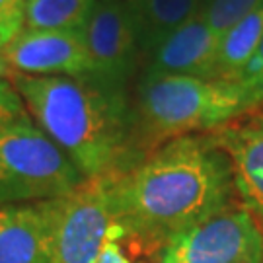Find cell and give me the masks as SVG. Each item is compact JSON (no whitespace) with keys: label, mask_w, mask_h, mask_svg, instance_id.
<instances>
[{"label":"cell","mask_w":263,"mask_h":263,"mask_svg":"<svg viewBox=\"0 0 263 263\" xmlns=\"http://www.w3.org/2000/svg\"><path fill=\"white\" fill-rule=\"evenodd\" d=\"M96 0H26V31H84Z\"/></svg>","instance_id":"5bb4252c"},{"label":"cell","mask_w":263,"mask_h":263,"mask_svg":"<svg viewBox=\"0 0 263 263\" xmlns=\"http://www.w3.org/2000/svg\"><path fill=\"white\" fill-rule=\"evenodd\" d=\"M90 78L113 90L127 92L131 80L142 68L137 33L125 0H96L84 29Z\"/></svg>","instance_id":"52a82bcc"},{"label":"cell","mask_w":263,"mask_h":263,"mask_svg":"<svg viewBox=\"0 0 263 263\" xmlns=\"http://www.w3.org/2000/svg\"><path fill=\"white\" fill-rule=\"evenodd\" d=\"M261 263H263V257H261Z\"/></svg>","instance_id":"7402d4cb"},{"label":"cell","mask_w":263,"mask_h":263,"mask_svg":"<svg viewBox=\"0 0 263 263\" xmlns=\"http://www.w3.org/2000/svg\"><path fill=\"white\" fill-rule=\"evenodd\" d=\"M263 232L254 213L232 205L174 236L160 263H261Z\"/></svg>","instance_id":"8992f818"},{"label":"cell","mask_w":263,"mask_h":263,"mask_svg":"<svg viewBox=\"0 0 263 263\" xmlns=\"http://www.w3.org/2000/svg\"><path fill=\"white\" fill-rule=\"evenodd\" d=\"M234 195L230 160L211 133L174 139L133 168L109 174L123 242L144 254L160 252L179 232L232 207Z\"/></svg>","instance_id":"6da1fadb"},{"label":"cell","mask_w":263,"mask_h":263,"mask_svg":"<svg viewBox=\"0 0 263 263\" xmlns=\"http://www.w3.org/2000/svg\"><path fill=\"white\" fill-rule=\"evenodd\" d=\"M94 263H131V259L123 252V230L119 224L111 228Z\"/></svg>","instance_id":"d6986e66"},{"label":"cell","mask_w":263,"mask_h":263,"mask_svg":"<svg viewBox=\"0 0 263 263\" xmlns=\"http://www.w3.org/2000/svg\"><path fill=\"white\" fill-rule=\"evenodd\" d=\"M47 201L0 207V263H49Z\"/></svg>","instance_id":"8fae6325"},{"label":"cell","mask_w":263,"mask_h":263,"mask_svg":"<svg viewBox=\"0 0 263 263\" xmlns=\"http://www.w3.org/2000/svg\"><path fill=\"white\" fill-rule=\"evenodd\" d=\"M131 14L142 65L179 26L195 18L201 0H125Z\"/></svg>","instance_id":"7c38bea8"},{"label":"cell","mask_w":263,"mask_h":263,"mask_svg":"<svg viewBox=\"0 0 263 263\" xmlns=\"http://www.w3.org/2000/svg\"><path fill=\"white\" fill-rule=\"evenodd\" d=\"M261 4L263 0H209L201 8L199 16L205 20V24L218 37H222L232 26H236Z\"/></svg>","instance_id":"9a60e30c"},{"label":"cell","mask_w":263,"mask_h":263,"mask_svg":"<svg viewBox=\"0 0 263 263\" xmlns=\"http://www.w3.org/2000/svg\"><path fill=\"white\" fill-rule=\"evenodd\" d=\"M24 16L26 0H0V37L10 43L24 29Z\"/></svg>","instance_id":"e0dca14e"},{"label":"cell","mask_w":263,"mask_h":263,"mask_svg":"<svg viewBox=\"0 0 263 263\" xmlns=\"http://www.w3.org/2000/svg\"><path fill=\"white\" fill-rule=\"evenodd\" d=\"M29 117L26 104L10 80L0 78V129Z\"/></svg>","instance_id":"2e32d148"},{"label":"cell","mask_w":263,"mask_h":263,"mask_svg":"<svg viewBox=\"0 0 263 263\" xmlns=\"http://www.w3.org/2000/svg\"><path fill=\"white\" fill-rule=\"evenodd\" d=\"M84 181L31 117L0 129V207L63 197Z\"/></svg>","instance_id":"277c9868"},{"label":"cell","mask_w":263,"mask_h":263,"mask_svg":"<svg viewBox=\"0 0 263 263\" xmlns=\"http://www.w3.org/2000/svg\"><path fill=\"white\" fill-rule=\"evenodd\" d=\"M41 131L84 179L127 170L129 92L90 76L16 74L10 80Z\"/></svg>","instance_id":"7a4b0ae2"},{"label":"cell","mask_w":263,"mask_h":263,"mask_svg":"<svg viewBox=\"0 0 263 263\" xmlns=\"http://www.w3.org/2000/svg\"><path fill=\"white\" fill-rule=\"evenodd\" d=\"M263 39V4L240 20L220 37L215 65V80L240 82L246 66L254 59Z\"/></svg>","instance_id":"4fadbf2b"},{"label":"cell","mask_w":263,"mask_h":263,"mask_svg":"<svg viewBox=\"0 0 263 263\" xmlns=\"http://www.w3.org/2000/svg\"><path fill=\"white\" fill-rule=\"evenodd\" d=\"M218 45L220 37L197 14L170 33L144 61L141 70L215 80Z\"/></svg>","instance_id":"30bf717a"},{"label":"cell","mask_w":263,"mask_h":263,"mask_svg":"<svg viewBox=\"0 0 263 263\" xmlns=\"http://www.w3.org/2000/svg\"><path fill=\"white\" fill-rule=\"evenodd\" d=\"M2 55L16 74L88 76L90 55L84 31H26L22 29Z\"/></svg>","instance_id":"ba28073f"},{"label":"cell","mask_w":263,"mask_h":263,"mask_svg":"<svg viewBox=\"0 0 263 263\" xmlns=\"http://www.w3.org/2000/svg\"><path fill=\"white\" fill-rule=\"evenodd\" d=\"M6 43H8L6 39H4V37H0V49H4V45H6Z\"/></svg>","instance_id":"ffe728a7"},{"label":"cell","mask_w":263,"mask_h":263,"mask_svg":"<svg viewBox=\"0 0 263 263\" xmlns=\"http://www.w3.org/2000/svg\"><path fill=\"white\" fill-rule=\"evenodd\" d=\"M240 84L246 88V92L255 102V105H263V39L255 51L254 59L246 66Z\"/></svg>","instance_id":"ac0fdd59"},{"label":"cell","mask_w":263,"mask_h":263,"mask_svg":"<svg viewBox=\"0 0 263 263\" xmlns=\"http://www.w3.org/2000/svg\"><path fill=\"white\" fill-rule=\"evenodd\" d=\"M232 166L242 205L263 218V105L211 131Z\"/></svg>","instance_id":"9c48e42d"},{"label":"cell","mask_w":263,"mask_h":263,"mask_svg":"<svg viewBox=\"0 0 263 263\" xmlns=\"http://www.w3.org/2000/svg\"><path fill=\"white\" fill-rule=\"evenodd\" d=\"M255 107L240 82L141 70L129 100L127 170L166 142L215 131Z\"/></svg>","instance_id":"3957f363"},{"label":"cell","mask_w":263,"mask_h":263,"mask_svg":"<svg viewBox=\"0 0 263 263\" xmlns=\"http://www.w3.org/2000/svg\"><path fill=\"white\" fill-rule=\"evenodd\" d=\"M209 0H201V8H203V6H205V4H207ZM199 12H201V10H199Z\"/></svg>","instance_id":"44dd1931"},{"label":"cell","mask_w":263,"mask_h":263,"mask_svg":"<svg viewBox=\"0 0 263 263\" xmlns=\"http://www.w3.org/2000/svg\"><path fill=\"white\" fill-rule=\"evenodd\" d=\"M51 220L49 263H94L115 222L109 174L86 179L80 187L47 201Z\"/></svg>","instance_id":"5b68a950"}]
</instances>
